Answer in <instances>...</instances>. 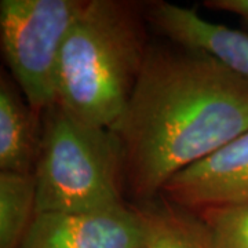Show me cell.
<instances>
[{
  "label": "cell",
  "mask_w": 248,
  "mask_h": 248,
  "mask_svg": "<svg viewBox=\"0 0 248 248\" xmlns=\"http://www.w3.org/2000/svg\"><path fill=\"white\" fill-rule=\"evenodd\" d=\"M18 248H145L131 204L86 213L36 214Z\"/></svg>",
  "instance_id": "obj_5"
},
{
  "label": "cell",
  "mask_w": 248,
  "mask_h": 248,
  "mask_svg": "<svg viewBox=\"0 0 248 248\" xmlns=\"http://www.w3.org/2000/svg\"><path fill=\"white\" fill-rule=\"evenodd\" d=\"M42 141V115L28 104L7 72L0 75V171L33 174Z\"/></svg>",
  "instance_id": "obj_8"
},
{
  "label": "cell",
  "mask_w": 248,
  "mask_h": 248,
  "mask_svg": "<svg viewBox=\"0 0 248 248\" xmlns=\"http://www.w3.org/2000/svg\"><path fill=\"white\" fill-rule=\"evenodd\" d=\"M197 215L208 228L215 248H248V200Z\"/></svg>",
  "instance_id": "obj_11"
},
{
  "label": "cell",
  "mask_w": 248,
  "mask_h": 248,
  "mask_svg": "<svg viewBox=\"0 0 248 248\" xmlns=\"http://www.w3.org/2000/svg\"><path fill=\"white\" fill-rule=\"evenodd\" d=\"M110 131L128 203L155 199L179 171L248 130V83L202 50L152 40Z\"/></svg>",
  "instance_id": "obj_1"
},
{
  "label": "cell",
  "mask_w": 248,
  "mask_h": 248,
  "mask_svg": "<svg viewBox=\"0 0 248 248\" xmlns=\"http://www.w3.org/2000/svg\"><path fill=\"white\" fill-rule=\"evenodd\" d=\"M33 177L36 214L99 211L128 203L123 156L110 128L81 120L58 99L42 113Z\"/></svg>",
  "instance_id": "obj_3"
},
{
  "label": "cell",
  "mask_w": 248,
  "mask_h": 248,
  "mask_svg": "<svg viewBox=\"0 0 248 248\" xmlns=\"http://www.w3.org/2000/svg\"><path fill=\"white\" fill-rule=\"evenodd\" d=\"M130 204L141 221L145 248H215L203 219L166 196Z\"/></svg>",
  "instance_id": "obj_9"
},
{
  "label": "cell",
  "mask_w": 248,
  "mask_h": 248,
  "mask_svg": "<svg viewBox=\"0 0 248 248\" xmlns=\"http://www.w3.org/2000/svg\"><path fill=\"white\" fill-rule=\"evenodd\" d=\"M160 195L192 213L248 200V130L179 171Z\"/></svg>",
  "instance_id": "obj_6"
},
{
  "label": "cell",
  "mask_w": 248,
  "mask_h": 248,
  "mask_svg": "<svg viewBox=\"0 0 248 248\" xmlns=\"http://www.w3.org/2000/svg\"><path fill=\"white\" fill-rule=\"evenodd\" d=\"M148 22L167 40L213 55L248 83V33L205 21L196 10L163 0L148 3Z\"/></svg>",
  "instance_id": "obj_7"
},
{
  "label": "cell",
  "mask_w": 248,
  "mask_h": 248,
  "mask_svg": "<svg viewBox=\"0 0 248 248\" xmlns=\"http://www.w3.org/2000/svg\"><path fill=\"white\" fill-rule=\"evenodd\" d=\"M203 4L207 9L234 14L248 25V0H205Z\"/></svg>",
  "instance_id": "obj_12"
},
{
  "label": "cell",
  "mask_w": 248,
  "mask_h": 248,
  "mask_svg": "<svg viewBox=\"0 0 248 248\" xmlns=\"http://www.w3.org/2000/svg\"><path fill=\"white\" fill-rule=\"evenodd\" d=\"M36 215L33 174L0 171V248H18Z\"/></svg>",
  "instance_id": "obj_10"
},
{
  "label": "cell",
  "mask_w": 248,
  "mask_h": 248,
  "mask_svg": "<svg viewBox=\"0 0 248 248\" xmlns=\"http://www.w3.org/2000/svg\"><path fill=\"white\" fill-rule=\"evenodd\" d=\"M148 3L87 0L62 46L57 99L87 123L109 128L140 79L149 39Z\"/></svg>",
  "instance_id": "obj_2"
},
{
  "label": "cell",
  "mask_w": 248,
  "mask_h": 248,
  "mask_svg": "<svg viewBox=\"0 0 248 248\" xmlns=\"http://www.w3.org/2000/svg\"><path fill=\"white\" fill-rule=\"evenodd\" d=\"M87 0H1L0 45L28 104L43 113L57 99L62 46Z\"/></svg>",
  "instance_id": "obj_4"
}]
</instances>
